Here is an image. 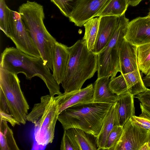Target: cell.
I'll use <instances>...</instances> for the list:
<instances>
[{"instance_id":"6da1fadb","label":"cell","mask_w":150,"mask_h":150,"mask_svg":"<svg viewBox=\"0 0 150 150\" xmlns=\"http://www.w3.org/2000/svg\"><path fill=\"white\" fill-rule=\"evenodd\" d=\"M0 68L17 74L23 73L29 80L36 76L39 77L45 83L52 97L62 93L59 85L41 57L31 56L16 47H7L1 54Z\"/></svg>"},{"instance_id":"7a4b0ae2","label":"cell","mask_w":150,"mask_h":150,"mask_svg":"<svg viewBox=\"0 0 150 150\" xmlns=\"http://www.w3.org/2000/svg\"><path fill=\"white\" fill-rule=\"evenodd\" d=\"M18 12L41 58L52 71L54 52L57 41L45 26L43 6L36 2L27 1L19 7Z\"/></svg>"},{"instance_id":"3957f363","label":"cell","mask_w":150,"mask_h":150,"mask_svg":"<svg viewBox=\"0 0 150 150\" xmlns=\"http://www.w3.org/2000/svg\"><path fill=\"white\" fill-rule=\"evenodd\" d=\"M68 49L69 62L61 83L65 92L81 89L85 81L92 77L98 69V54L89 50L83 39Z\"/></svg>"},{"instance_id":"277c9868","label":"cell","mask_w":150,"mask_h":150,"mask_svg":"<svg viewBox=\"0 0 150 150\" xmlns=\"http://www.w3.org/2000/svg\"><path fill=\"white\" fill-rule=\"evenodd\" d=\"M113 103L92 102L78 104L61 112L57 120L64 130L79 129L97 137Z\"/></svg>"},{"instance_id":"5b68a950","label":"cell","mask_w":150,"mask_h":150,"mask_svg":"<svg viewBox=\"0 0 150 150\" xmlns=\"http://www.w3.org/2000/svg\"><path fill=\"white\" fill-rule=\"evenodd\" d=\"M59 114L54 97L50 95L42 96L40 102L34 105L26 119L34 125V138L38 145L44 146L52 142Z\"/></svg>"},{"instance_id":"8992f818","label":"cell","mask_w":150,"mask_h":150,"mask_svg":"<svg viewBox=\"0 0 150 150\" xmlns=\"http://www.w3.org/2000/svg\"><path fill=\"white\" fill-rule=\"evenodd\" d=\"M129 20L125 14L119 17L113 34L105 47L98 54V78L115 77L120 72L118 50L126 33Z\"/></svg>"},{"instance_id":"52a82bcc","label":"cell","mask_w":150,"mask_h":150,"mask_svg":"<svg viewBox=\"0 0 150 150\" xmlns=\"http://www.w3.org/2000/svg\"><path fill=\"white\" fill-rule=\"evenodd\" d=\"M20 83L17 74L0 68V91L5 97L12 115L20 124L25 125L29 106Z\"/></svg>"},{"instance_id":"ba28073f","label":"cell","mask_w":150,"mask_h":150,"mask_svg":"<svg viewBox=\"0 0 150 150\" xmlns=\"http://www.w3.org/2000/svg\"><path fill=\"white\" fill-rule=\"evenodd\" d=\"M7 37L16 48L31 56L41 57L40 54L28 34L20 13L10 9Z\"/></svg>"},{"instance_id":"9c48e42d","label":"cell","mask_w":150,"mask_h":150,"mask_svg":"<svg viewBox=\"0 0 150 150\" xmlns=\"http://www.w3.org/2000/svg\"><path fill=\"white\" fill-rule=\"evenodd\" d=\"M150 139V131L135 125L132 117L123 126V132L115 150H140Z\"/></svg>"},{"instance_id":"30bf717a","label":"cell","mask_w":150,"mask_h":150,"mask_svg":"<svg viewBox=\"0 0 150 150\" xmlns=\"http://www.w3.org/2000/svg\"><path fill=\"white\" fill-rule=\"evenodd\" d=\"M108 0H79L68 18L70 21L81 27L97 15Z\"/></svg>"},{"instance_id":"8fae6325","label":"cell","mask_w":150,"mask_h":150,"mask_svg":"<svg viewBox=\"0 0 150 150\" xmlns=\"http://www.w3.org/2000/svg\"><path fill=\"white\" fill-rule=\"evenodd\" d=\"M125 39L138 46L150 43V18L139 17L129 21Z\"/></svg>"},{"instance_id":"7c38bea8","label":"cell","mask_w":150,"mask_h":150,"mask_svg":"<svg viewBox=\"0 0 150 150\" xmlns=\"http://www.w3.org/2000/svg\"><path fill=\"white\" fill-rule=\"evenodd\" d=\"M94 87L92 84L79 90L64 92L54 97L59 113L66 108L75 105L93 102Z\"/></svg>"},{"instance_id":"4fadbf2b","label":"cell","mask_w":150,"mask_h":150,"mask_svg":"<svg viewBox=\"0 0 150 150\" xmlns=\"http://www.w3.org/2000/svg\"><path fill=\"white\" fill-rule=\"evenodd\" d=\"M100 18L97 36L93 52L98 54L106 45L115 31L119 17L106 16Z\"/></svg>"},{"instance_id":"5bb4252c","label":"cell","mask_w":150,"mask_h":150,"mask_svg":"<svg viewBox=\"0 0 150 150\" xmlns=\"http://www.w3.org/2000/svg\"><path fill=\"white\" fill-rule=\"evenodd\" d=\"M137 47L126 40L124 38L120 44L118 53L121 74H125L139 69Z\"/></svg>"},{"instance_id":"9a60e30c","label":"cell","mask_w":150,"mask_h":150,"mask_svg":"<svg viewBox=\"0 0 150 150\" xmlns=\"http://www.w3.org/2000/svg\"><path fill=\"white\" fill-rule=\"evenodd\" d=\"M68 47L57 41L54 52L52 75L59 85L62 82L67 69L69 58Z\"/></svg>"},{"instance_id":"2e32d148","label":"cell","mask_w":150,"mask_h":150,"mask_svg":"<svg viewBox=\"0 0 150 150\" xmlns=\"http://www.w3.org/2000/svg\"><path fill=\"white\" fill-rule=\"evenodd\" d=\"M134 96L129 93L120 95L115 102L120 126H123L135 115Z\"/></svg>"},{"instance_id":"e0dca14e","label":"cell","mask_w":150,"mask_h":150,"mask_svg":"<svg viewBox=\"0 0 150 150\" xmlns=\"http://www.w3.org/2000/svg\"><path fill=\"white\" fill-rule=\"evenodd\" d=\"M110 77L98 78L95 82L93 102L115 103L118 96L113 93L109 88Z\"/></svg>"},{"instance_id":"ac0fdd59","label":"cell","mask_w":150,"mask_h":150,"mask_svg":"<svg viewBox=\"0 0 150 150\" xmlns=\"http://www.w3.org/2000/svg\"><path fill=\"white\" fill-rule=\"evenodd\" d=\"M64 130L78 146L80 150H98L97 137L76 128Z\"/></svg>"},{"instance_id":"d6986e66","label":"cell","mask_w":150,"mask_h":150,"mask_svg":"<svg viewBox=\"0 0 150 150\" xmlns=\"http://www.w3.org/2000/svg\"><path fill=\"white\" fill-rule=\"evenodd\" d=\"M119 125L115 103L110 107L97 137L98 150H104L106 142L110 133L115 126Z\"/></svg>"},{"instance_id":"ffe728a7","label":"cell","mask_w":150,"mask_h":150,"mask_svg":"<svg viewBox=\"0 0 150 150\" xmlns=\"http://www.w3.org/2000/svg\"><path fill=\"white\" fill-rule=\"evenodd\" d=\"M129 5L127 0H108L96 16L120 17L125 14Z\"/></svg>"},{"instance_id":"44dd1931","label":"cell","mask_w":150,"mask_h":150,"mask_svg":"<svg viewBox=\"0 0 150 150\" xmlns=\"http://www.w3.org/2000/svg\"><path fill=\"white\" fill-rule=\"evenodd\" d=\"M139 70L138 69L123 74L125 80L129 93L134 96L143 93L147 88L145 86Z\"/></svg>"},{"instance_id":"7402d4cb","label":"cell","mask_w":150,"mask_h":150,"mask_svg":"<svg viewBox=\"0 0 150 150\" xmlns=\"http://www.w3.org/2000/svg\"><path fill=\"white\" fill-rule=\"evenodd\" d=\"M0 150H20L12 130L8 126L7 122L2 120H0Z\"/></svg>"},{"instance_id":"603a6c76","label":"cell","mask_w":150,"mask_h":150,"mask_svg":"<svg viewBox=\"0 0 150 150\" xmlns=\"http://www.w3.org/2000/svg\"><path fill=\"white\" fill-rule=\"evenodd\" d=\"M100 18H92L83 25L85 33L82 39L85 41L88 50L92 51L93 50L98 32Z\"/></svg>"},{"instance_id":"cb8c5ba5","label":"cell","mask_w":150,"mask_h":150,"mask_svg":"<svg viewBox=\"0 0 150 150\" xmlns=\"http://www.w3.org/2000/svg\"><path fill=\"white\" fill-rule=\"evenodd\" d=\"M137 52L139 69L146 75L150 69V43L137 46Z\"/></svg>"},{"instance_id":"d4e9b609","label":"cell","mask_w":150,"mask_h":150,"mask_svg":"<svg viewBox=\"0 0 150 150\" xmlns=\"http://www.w3.org/2000/svg\"><path fill=\"white\" fill-rule=\"evenodd\" d=\"M109 88L114 94L119 96L129 93L126 81L123 75L110 79Z\"/></svg>"},{"instance_id":"484cf974","label":"cell","mask_w":150,"mask_h":150,"mask_svg":"<svg viewBox=\"0 0 150 150\" xmlns=\"http://www.w3.org/2000/svg\"><path fill=\"white\" fill-rule=\"evenodd\" d=\"M0 120L9 122L14 127L18 124V122L12 115L8 105L2 92L0 91Z\"/></svg>"},{"instance_id":"4316f807","label":"cell","mask_w":150,"mask_h":150,"mask_svg":"<svg viewBox=\"0 0 150 150\" xmlns=\"http://www.w3.org/2000/svg\"><path fill=\"white\" fill-rule=\"evenodd\" d=\"M123 132V126H115L107 139L104 150H115Z\"/></svg>"},{"instance_id":"83f0119b","label":"cell","mask_w":150,"mask_h":150,"mask_svg":"<svg viewBox=\"0 0 150 150\" xmlns=\"http://www.w3.org/2000/svg\"><path fill=\"white\" fill-rule=\"evenodd\" d=\"M65 16L69 17L79 0H50Z\"/></svg>"},{"instance_id":"f1b7e54d","label":"cell","mask_w":150,"mask_h":150,"mask_svg":"<svg viewBox=\"0 0 150 150\" xmlns=\"http://www.w3.org/2000/svg\"><path fill=\"white\" fill-rule=\"evenodd\" d=\"M10 10L6 4L5 0H0V28L7 37Z\"/></svg>"},{"instance_id":"f546056e","label":"cell","mask_w":150,"mask_h":150,"mask_svg":"<svg viewBox=\"0 0 150 150\" xmlns=\"http://www.w3.org/2000/svg\"><path fill=\"white\" fill-rule=\"evenodd\" d=\"M61 150H80L78 146L64 130L60 146Z\"/></svg>"},{"instance_id":"4dcf8cb0","label":"cell","mask_w":150,"mask_h":150,"mask_svg":"<svg viewBox=\"0 0 150 150\" xmlns=\"http://www.w3.org/2000/svg\"><path fill=\"white\" fill-rule=\"evenodd\" d=\"M133 122L136 125L150 131V119L144 117L139 116H132Z\"/></svg>"},{"instance_id":"1f68e13d","label":"cell","mask_w":150,"mask_h":150,"mask_svg":"<svg viewBox=\"0 0 150 150\" xmlns=\"http://www.w3.org/2000/svg\"><path fill=\"white\" fill-rule=\"evenodd\" d=\"M135 98H137L143 105L150 108V89L147 88L145 91L137 95Z\"/></svg>"},{"instance_id":"d6a6232c","label":"cell","mask_w":150,"mask_h":150,"mask_svg":"<svg viewBox=\"0 0 150 150\" xmlns=\"http://www.w3.org/2000/svg\"><path fill=\"white\" fill-rule=\"evenodd\" d=\"M142 113L139 116L147 117L150 119V108L140 104Z\"/></svg>"},{"instance_id":"836d02e7","label":"cell","mask_w":150,"mask_h":150,"mask_svg":"<svg viewBox=\"0 0 150 150\" xmlns=\"http://www.w3.org/2000/svg\"><path fill=\"white\" fill-rule=\"evenodd\" d=\"M142 0H127L129 5L132 6L137 5Z\"/></svg>"},{"instance_id":"e575fe53","label":"cell","mask_w":150,"mask_h":150,"mask_svg":"<svg viewBox=\"0 0 150 150\" xmlns=\"http://www.w3.org/2000/svg\"><path fill=\"white\" fill-rule=\"evenodd\" d=\"M142 79L145 86L146 87H150V77L144 76Z\"/></svg>"},{"instance_id":"d590c367","label":"cell","mask_w":150,"mask_h":150,"mask_svg":"<svg viewBox=\"0 0 150 150\" xmlns=\"http://www.w3.org/2000/svg\"><path fill=\"white\" fill-rule=\"evenodd\" d=\"M145 148L146 150H150V139L145 144Z\"/></svg>"},{"instance_id":"8d00e7d4","label":"cell","mask_w":150,"mask_h":150,"mask_svg":"<svg viewBox=\"0 0 150 150\" xmlns=\"http://www.w3.org/2000/svg\"><path fill=\"white\" fill-rule=\"evenodd\" d=\"M145 76L146 77H150V69H149V70L147 74L146 75V76Z\"/></svg>"},{"instance_id":"74e56055","label":"cell","mask_w":150,"mask_h":150,"mask_svg":"<svg viewBox=\"0 0 150 150\" xmlns=\"http://www.w3.org/2000/svg\"><path fill=\"white\" fill-rule=\"evenodd\" d=\"M147 16H148L150 18V8L149 9V11L148 13Z\"/></svg>"}]
</instances>
